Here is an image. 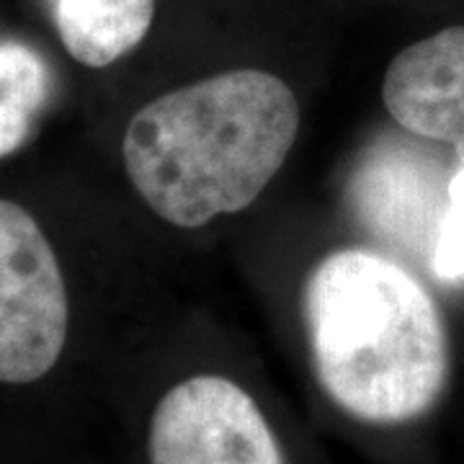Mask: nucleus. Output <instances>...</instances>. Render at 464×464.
<instances>
[{
  "label": "nucleus",
  "instance_id": "1",
  "mask_svg": "<svg viewBox=\"0 0 464 464\" xmlns=\"http://www.w3.org/2000/svg\"><path fill=\"white\" fill-rule=\"evenodd\" d=\"M299 121V101L282 78L253 67L219 72L145 103L124 132V168L155 215L194 230L264 194Z\"/></svg>",
  "mask_w": 464,
  "mask_h": 464
},
{
  "label": "nucleus",
  "instance_id": "2",
  "mask_svg": "<svg viewBox=\"0 0 464 464\" xmlns=\"http://www.w3.org/2000/svg\"><path fill=\"white\" fill-rule=\"evenodd\" d=\"M302 310L317 380L343 413L400 426L439 402L451 364L447 325L398 258L335 250L310 271Z\"/></svg>",
  "mask_w": 464,
  "mask_h": 464
},
{
  "label": "nucleus",
  "instance_id": "3",
  "mask_svg": "<svg viewBox=\"0 0 464 464\" xmlns=\"http://www.w3.org/2000/svg\"><path fill=\"white\" fill-rule=\"evenodd\" d=\"M415 134H382L359 155L346 186L362 230L405 261L429 268L457 168Z\"/></svg>",
  "mask_w": 464,
  "mask_h": 464
},
{
  "label": "nucleus",
  "instance_id": "4",
  "mask_svg": "<svg viewBox=\"0 0 464 464\" xmlns=\"http://www.w3.org/2000/svg\"><path fill=\"white\" fill-rule=\"evenodd\" d=\"M67 289L47 235L0 199V382L26 384L57 364L67 341Z\"/></svg>",
  "mask_w": 464,
  "mask_h": 464
},
{
  "label": "nucleus",
  "instance_id": "5",
  "mask_svg": "<svg viewBox=\"0 0 464 464\" xmlns=\"http://www.w3.org/2000/svg\"><path fill=\"white\" fill-rule=\"evenodd\" d=\"M150 464H284V454L240 384L201 374L176 384L158 402Z\"/></svg>",
  "mask_w": 464,
  "mask_h": 464
},
{
  "label": "nucleus",
  "instance_id": "6",
  "mask_svg": "<svg viewBox=\"0 0 464 464\" xmlns=\"http://www.w3.org/2000/svg\"><path fill=\"white\" fill-rule=\"evenodd\" d=\"M382 101L405 132L454 150L464 166V26H449L400 52Z\"/></svg>",
  "mask_w": 464,
  "mask_h": 464
},
{
  "label": "nucleus",
  "instance_id": "7",
  "mask_svg": "<svg viewBox=\"0 0 464 464\" xmlns=\"http://www.w3.org/2000/svg\"><path fill=\"white\" fill-rule=\"evenodd\" d=\"M52 16L72 60L106 67L148 36L155 0H52Z\"/></svg>",
  "mask_w": 464,
  "mask_h": 464
},
{
  "label": "nucleus",
  "instance_id": "8",
  "mask_svg": "<svg viewBox=\"0 0 464 464\" xmlns=\"http://www.w3.org/2000/svg\"><path fill=\"white\" fill-rule=\"evenodd\" d=\"M50 93L52 75L42 54L18 39L0 36V158L32 137Z\"/></svg>",
  "mask_w": 464,
  "mask_h": 464
},
{
  "label": "nucleus",
  "instance_id": "9",
  "mask_svg": "<svg viewBox=\"0 0 464 464\" xmlns=\"http://www.w3.org/2000/svg\"><path fill=\"white\" fill-rule=\"evenodd\" d=\"M429 271L441 284L464 286V166L459 163L451 183H449V201L441 225L433 240Z\"/></svg>",
  "mask_w": 464,
  "mask_h": 464
}]
</instances>
